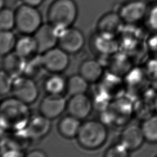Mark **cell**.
<instances>
[{"mask_svg": "<svg viewBox=\"0 0 157 157\" xmlns=\"http://www.w3.org/2000/svg\"><path fill=\"white\" fill-rule=\"evenodd\" d=\"M0 112L1 125L6 129L25 128L30 119L28 104L15 97L2 101Z\"/></svg>", "mask_w": 157, "mask_h": 157, "instance_id": "1", "label": "cell"}, {"mask_svg": "<svg viewBox=\"0 0 157 157\" xmlns=\"http://www.w3.org/2000/svg\"><path fill=\"white\" fill-rule=\"evenodd\" d=\"M77 15L78 8L74 0H54L48 9V23L61 31L72 26Z\"/></svg>", "mask_w": 157, "mask_h": 157, "instance_id": "2", "label": "cell"}, {"mask_svg": "<svg viewBox=\"0 0 157 157\" xmlns=\"http://www.w3.org/2000/svg\"><path fill=\"white\" fill-rule=\"evenodd\" d=\"M79 144L85 148H99L105 142L107 130L103 123L98 120H88L81 124L77 136Z\"/></svg>", "mask_w": 157, "mask_h": 157, "instance_id": "3", "label": "cell"}, {"mask_svg": "<svg viewBox=\"0 0 157 157\" xmlns=\"http://www.w3.org/2000/svg\"><path fill=\"white\" fill-rule=\"evenodd\" d=\"M15 28L22 34L33 35L42 25V15L36 7L23 4L15 10Z\"/></svg>", "mask_w": 157, "mask_h": 157, "instance_id": "4", "label": "cell"}, {"mask_svg": "<svg viewBox=\"0 0 157 157\" xmlns=\"http://www.w3.org/2000/svg\"><path fill=\"white\" fill-rule=\"evenodd\" d=\"M12 92L15 98L27 104H32L39 96V89L34 80L28 76L13 78Z\"/></svg>", "mask_w": 157, "mask_h": 157, "instance_id": "5", "label": "cell"}, {"mask_svg": "<svg viewBox=\"0 0 157 157\" xmlns=\"http://www.w3.org/2000/svg\"><path fill=\"white\" fill-rule=\"evenodd\" d=\"M149 6L146 0H129L121 5L118 13L124 23L134 24L146 17Z\"/></svg>", "mask_w": 157, "mask_h": 157, "instance_id": "6", "label": "cell"}, {"mask_svg": "<svg viewBox=\"0 0 157 157\" xmlns=\"http://www.w3.org/2000/svg\"><path fill=\"white\" fill-rule=\"evenodd\" d=\"M68 53L60 47H53L42 55V61L44 69L55 74L64 71L69 65Z\"/></svg>", "mask_w": 157, "mask_h": 157, "instance_id": "7", "label": "cell"}, {"mask_svg": "<svg viewBox=\"0 0 157 157\" xmlns=\"http://www.w3.org/2000/svg\"><path fill=\"white\" fill-rule=\"evenodd\" d=\"M84 44V36L78 29L71 26L59 31V46L69 54L79 52Z\"/></svg>", "mask_w": 157, "mask_h": 157, "instance_id": "8", "label": "cell"}, {"mask_svg": "<svg viewBox=\"0 0 157 157\" xmlns=\"http://www.w3.org/2000/svg\"><path fill=\"white\" fill-rule=\"evenodd\" d=\"M59 31L49 23L42 24L33 34L37 44L38 52L43 53L58 44Z\"/></svg>", "mask_w": 157, "mask_h": 157, "instance_id": "9", "label": "cell"}, {"mask_svg": "<svg viewBox=\"0 0 157 157\" xmlns=\"http://www.w3.org/2000/svg\"><path fill=\"white\" fill-rule=\"evenodd\" d=\"M67 107L66 99L61 94H48L40 102V114L49 119L59 116Z\"/></svg>", "mask_w": 157, "mask_h": 157, "instance_id": "10", "label": "cell"}, {"mask_svg": "<svg viewBox=\"0 0 157 157\" xmlns=\"http://www.w3.org/2000/svg\"><path fill=\"white\" fill-rule=\"evenodd\" d=\"M90 98L85 93L71 96L67 102V109L71 115L80 120L87 117L92 110Z\"/></svg>", "mask_w": 157, "mask_h": 157, "instance_id": "11", "label": "cell"}, {"mask_svg": "<svg viewBox=\"0 0 157 157\" xmlns=\"http://www.w3.org/2000/svg\"><path fill=\"white\" fill-rule=\"evenodd\" d=\"M145 137L141 128L135 124H132L125 128L120 136L121 144L128 151L135 150L139 148L144 141Z\"/></svg>", "mask_w": 157, "mask_h": 157, "instance_id": "12", "label": "cell"}, {"mask_svg": "<svg viewBox=\"0 0 157 157\" xmlns=\"http://www.w3.org/2000/svg\"><path fill=\"white\" fill-rule=\"evenodd\" d=\"M123 22L118 13L109 12L98 21V31L102 36L112 38L118 33Z\"/></svg>", "mask_w": 157, "mask_h": 157, "instance_id": "13", "label": "cell"}, {"mask_svg": "<svg viewBox=\"0 0 157 157\" xmlns=\"http://www.w3.org/2000/svg\"><path fill=\"white\" fill-rule=\"evenodd\" d=\"M2 64V70L13 78L21 75L26 66L25 58L15 51L4 55Z\"/></svg>", "mask_w": 157, "mask_h": 157, "instance_id": "14", "label": "cell"}, {"mask_svg": "<svg viewBox=\"0 0 157 157\" xmlns=\"http://www.w3.org/2000/svg\"><path fill=\"white\" fill-rule=\"evenodd\" d=\"M51 128L50 119L40 114L30 118L26 128V132L31 138L40 139L45 136Z\"/></svg>", "mask_w": 157, "mask_h": 157, "instance_id": "15", "label": "cell"}, {"mask_svg": "<svg viewBox=\"0 0 157 157\" xmlns=\"http://www.w3.org/2000/svg\"><path fill=\"white\" fill-rule=\"evenodd\" d=\"M81 74L88 82L98 81L103 74V68L101 64L95 59H86L80 66Z\"/></svg>", "mask_w": 157, "mask_h": 157, "instance_id": "16", "label": "cell"}, {"mask_svg": "<svg viewBox=\"0 0 157 157\" xmlns=\"http://www.w3.org/2000/svg\"><path fill=\"white\" fill-rule=\"evenodd\" d=\"M81 124L80 119L69 115L60 120L58 128L63 137L71 139L77 137Z\"/></svg>", "mask_w": 157, "mask_h": 157, "instance_id": "17", "label": "cell"}, {"mask_svg": "<svg viewBox=\"0 0 157 157\" xmlns=\"http://www.w3.org/2000/svg\"><path fill=\"white\" fill-rule=\"evenodd\" d=\"M17 40L15 51L25 59L38 52L37 42L33 35L22 34Z\"/></svg>", "mask_w": 157, "mask_h": 157, "instance_id": "18", "label": "cell"}, {"mask_svg": "<svg viewBox=\"0 0 157 157\" xmlns=\"http://www.w3.org/2000/svg\"><path fill=\"white\" fill-rule=\"evenodd\" d=\"M88 83L81 74L73 75L67 80V91L71 96L85 93L88 89Z\"/></svg>", "mask_w": 157, "mask_h": 157, "instance_id": "19", "label": "cell"}, {"mask_svg": "<svg viewBox=\"0 0 157 157\" xmlns=\"http://www.w3.org/2000/svg\"><path fill=\"white\" fill-rule=\"evenodd\" d=\"M67 80L57 73L47 78L44 83L45 91L48 94H61L66 89Z\"/></svg>", "mask_w": 157, "mask_h": 157, "instance_id": "20", "label": "cell"}, {"mask_svg": "<svg viewBox=\"0 0 157 157\" xmlns=\"http://www.w3.org/2000/svg\"><path fill=\"white\" fill-rule=\"evenodd\" d=\"M17 39L11 30H1L0 33V53L4 56L12 52L15 48Z\"/></svg>", "mask_w": 157, "mask_h": 157, "instance_id": "21", "label": "cell"}, {"mask_svg": "<svg viewBox=\"0 0 157 157\" xmlns=\"http://www.w3.org/2000/svg\"><path fill=\"white\" fill-rule=\"evenodd\" d=\"M141 128L146 140L152 143L157 142V115L146 119Z\"/></svg>", "mask_w": 157, "mask_h": 157, "instance_id": "22", "label": "cell"}, {"mask_svg": "<svg viewBox=\"0 0 157 157\" xmlns=\"http://www.w3.org/2000/svg\"><path fill=\"white\" fill-rule=\"evenodd\" d=\"M15 11L6 7L1 9V30H12L13 28H15Z\"/></svg>", "mask_w": 157, "mask_h": 157, "instance_id": "23", "label": "cell"}, {"mask_svg": "<svg viewBox=\"0 0 157 157\" xmlns=\"http://www.w3.org/2000/svg\"><path fill=\"white\" fill-rule=\"evenodd\" d=\"M13 81V78L2 69L0 74L1 95H5L12 90Z\"/></svg>", "mask_w": 157, "mask_h": 157, "instance_id": "24", "label": "cell"}, {"mask_svg": "<svg viewBox=\"0 0 157 157\" xmlns=\"http://www.w3.org/2000/svg\"><path fill=\"white\" fill-rule=\"evenodd\" d=\"M145 18L148 26L151 29L157 31V4L149 6Z\"/></svg>", "mask_w": 157, "mask_h": 157, "instance_id": "25", "label": "cell"}, {"mask_svg": "<svg viewBox=\"0 0 157 157\" xmlns=\"http://www.w3.org/2000/svg\"><path fill=\"white\" fill-rule=\"evenodd\" d=\"M128 150L121 144L115 145L110 147L106 151L105 156H127Z\"/></svg>", "mask_w": 157, "mask_h": 157, "instance_id": "26", "label": "cell"}, {"mask_svg": "<svg viewBox=\"0 0 157 157\" xmlns=\"http://www.w3.org/2000/svg\"><path fill=\"white\" fill-rule=\"evenodd\" d=\"M26 156L28 157H46V154L42 150H34L26 155Z\"/></svg>", "mask_w": 157, "mask_h": 157, "instance_id": "27", "label": "cell"}, {"mask_svg": "<svg viewBox=\"0 0 157 157\" xmlns=\"http://www.w3.org/2000/svg\"><path fill=\"white\" fill-rule=\"evenodd\" d=\"M44 0H21L23 4H25L29 6L37 7L40 6Z\"/></svg>", "mask_w": 157, "mask_h": 157, "instance_id": "28", "label": "cell"}, {"mask_svg": "<svg viewBox=\"0 0 157 157\" xmlns=\"http://www.w3.org/2000/svg\"><path fill=\"white\" fill-rule=\"evenodd\" d=\"M152 86L155 89L157 90V75L152 79Z\"/></svg>", "mask_w": 157, "mask_h": 157, "instance_id": "29", "label": "cell"}, {"mask_svg": "<svg viewBox=\"0 0 157 157\" xmlns=\"http://www.w3.org/2000/svg\"><path fill=\"white\" fill-rule=\"evenodd\" d=\"M5 0H0V8L2 9L5 7Z\"/></svg>", "mask_w": 157, "mask_h": 157, "instance_id": "30", "label": "cell"}, {"mask_svg": "<svg viewBox=\"0 0 157 157\" xmlns=\"http://www.w3.org/2000/svg\"><path fill=\"white\" fill-rule=\"evenodd\" d=\"M154 105H155V109L157 112V97L156 98L155 100V102H154Z\"/></svg>", "mask_w": 157, "mask_h": 157, "instance_id": "31", "label": "cell"}]
</instances>
